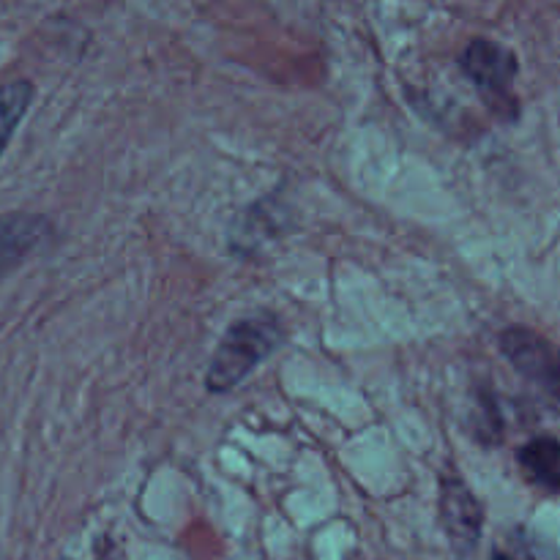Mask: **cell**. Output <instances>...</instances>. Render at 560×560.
<instances>
[{
	"label": "cell",
	"mask_w": 560,
	"mask_h": 560,
	"mask_svg": "<svg viewBox=\"0 0 560 560\" xmlns=\"http://www.w3.org/2000/svg\"><path fill=\"white\" fill-rule=\"evenodd\" d=\"M282 345L284 328L273 315L241 317L224 331L222 342L208 364L206 388L213 394H224L241 386Z\"/></svg>",
	"instance_id": "cell-1"
},
{
	"label": "cell",
	"mask_w": 560,
	"mask_h": 560,
	"mask_svg": "<svg viewBox=\"0 0 560 560\" xmlns=\"http://www.w3.org/2000/svg\"><path fill=\"white\" fill-rule=\"evenodd\" d=\"M501 353L506 355L509 364H512L525 381L539 386L541 392L550 397V402L556 405L560 388V370L556 348H552L545 337L528 331V328H509V331L501 334Z\"/></svg>",
	"instance_id": "cell-2"
},
{
	"label": "cell",
	"mask_w": 560,
	"mask_h": 560,
	"mask_svg": "<svg viewBox=\"0 0 560 560\" xmlns=\"http://www.w3.org/2000/svg\"><path fill=\"white\" fill-rule=\"evenodd\" d=\"M441 525L457 556H468V552L476 550L481 539V528H485V509L457 474L443 476Z\"/></svg>",
	"instance_id": "cell-3"
},
{
	"label": "cell",
	"mask_w": 560,
	"mask_h": 560,
	"mask_svg": "<svg viewBox=\"0 0 560 560\" xmlns=\"http://www.w3.org/2000/svg\"><path fill=\"white\" fill-rule=\"evenodd\" d=\"M459 66L492 98L509 96L514 77L520 71V63L512 49H506L498 42H490V38H474L465 47Z\"/></svg>",
	"instance_id": "cell-4"
},
{
	"label": "cell",
	"mask_w": 560,
	"mask_h": 560,
	"mask_svg": "<svg viewBox=\"0 0 560 560\" xmlns=\"http://www.w3.org/2000/svg\"><path fill=\"white\" fill-rule=\"evenodd\" d=\"M49 238L47 219L31 213L0 217V277L14 271Z\"/></svg>",
	"instance_id": "cell-5"
},
{
	"label": "cell",
	"mask_w": 560,
	"mask_h": 560,
	"mask_svg": "<svg viewBox=\"0 0 560 560\" xmlns=\"http://www.w3.org/2000/svg\"><path fill=\"white\" fill-rule=\"evenodd\" d=\"M517 463L525 476L547 495H556L560 490V446L552 435L534 438L525 443L517 452Z\"/></svg>",
	"instance_id": "cell-6"
},
{
	"label": "cell",
	"mask_w": 560,
	"mask_h": 560,
	"mask_svg": "<svg viewBox=\"0 0 560 560\" xmlns=\"http://www.w3.org/2000/svg\"><path fill=\"white\" fill-rule=\"evenodd\" d=\"M33 102V85L27 80H14L0 85V156L9 148L16 126L25 118Z\"/></svg>",
	"instance_id": "cell-7"
},
{
	"label": "cell",
	"mask_w": 560,
	"mask_h": 560,
	"mask_svg": "<svg viewBox=\"0 0 560 560\" xmlns=\"http://www.w3.org/2000/svg\"><path fill=\"white\" fill-rule=\"evenodd\" d=\"M60 560H71V558H60ZM98 560H124V558H120V552L115 550L109 541H104V550L98 552Z\"/></svg>",
	"instance_id": "cell-8"
},
{
	"label": "cell",
	"mask_w": 560,
	"mask_h": 560,
	"mask_svg": "<svg viewBox=\"0 0 560 560\" xmlns=\"http://www.w3.org/2000/svg\"><path fill=\"white\" fill-rule=\"evenodd\" d=\"M490 560H520L517 556H509V552H495Z\"/></svg>",
	"instance_id": "cell-9"
}]
</instances>
